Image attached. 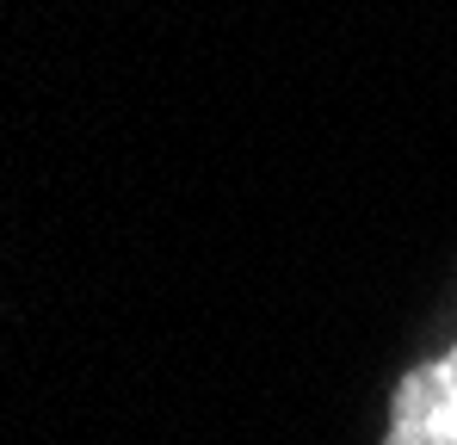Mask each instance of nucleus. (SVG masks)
<instances>
[{
  "mask_svg": "<svg viewBox=\"0 0 457 445\" xmlns=\"http://www.w3.org/2000/svg\"><path fill=\"white\" fill-rule=\"evenodd\" d=\"M383 445H457V347L402 377Z\"/></svg>",
  "mask_w": 457,
  "mask_h": 445,
  "instance_id": "obj_1",
  "label": "nucleus"
}]
</instances>
